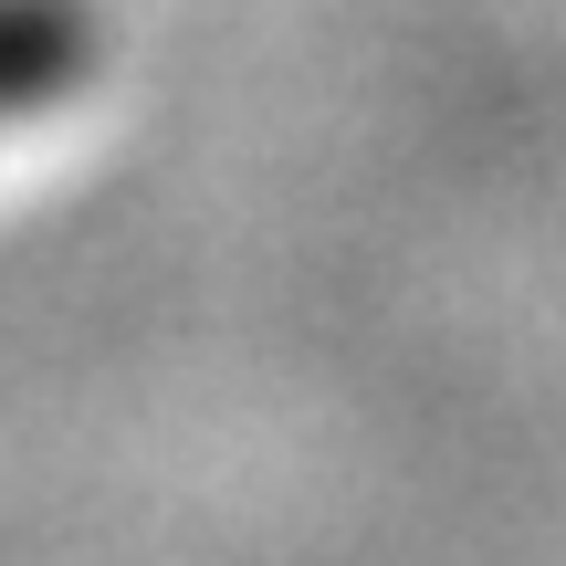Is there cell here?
Wrapping results in <instances>:
<instances>
[{"label":"cell","mask_w":566,"mask_h":566,"mask_svg":"<svg viewBox=\"0 0 566 566\" xmlns=\"http://www.w3.org/2000/svg\"><path fill=\"white\" fill-rule=\"evenodd\" d=\"M84 74L74 0H0V116H32Z\"/></svg>","instance_id":"6da1fadb"}]
</instances>
